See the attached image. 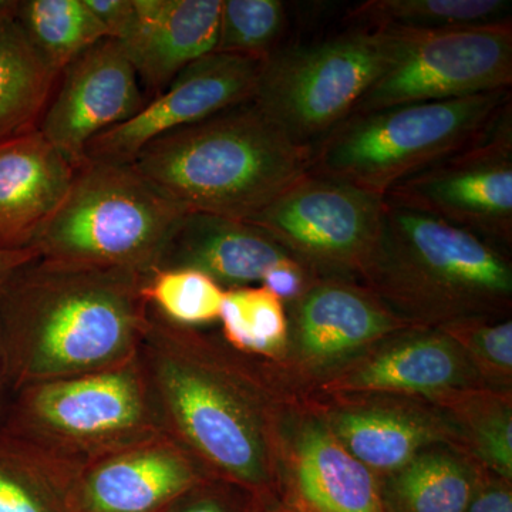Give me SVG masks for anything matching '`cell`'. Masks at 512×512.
Returning a JSON list of instances; mask_svg holds the SVG:
<instances>
[{
	"instance_id": "9c48e42d",
	"label": "cell",
	"mask_w": 512,
	"mask_h": 512,
	"mask_svg": "<svg viewBox=\"0 0 512 512\" xmlns=\"http://www.w3.org/2000/svg\"><path fill=\"white\" fill-rule=\"evenodd\" d=\"M384 204L382 195L309 171L248 222L311 274H362Z\"/></svg>"
},
{
	"instance_id": "8992f818",
	"label": "cell",
	"mask_w": 512,
	"mask_h": 512,
	"mask_svg": "<svg viewBox=\"0 0 512 512\" xmlns=\"http://www.w3.org/2000/svg\"><path fill=\"white\" fill-rule=\"evenodd\" d=\"M510 101L505 89L352 114L313 148L311 173L384 197L476 140Z\"/></svg>"
},
{
	"instance_id": "44dd1931",
	"label": "cell",
	"mask_w": 512,
	"mask_h": 512,
	"mask_svg": "<svg viewBox=\"0 0 512 512\" xmlns=\"http://www.w3.org/2000/svg\"><path fill=\"white\" fill-rule=\"evenodd\" d=\"M59 77L30 43L15 13L0 18V141L39 128Z\"/></svg>"
},
{
	"instance_id": "9a60e30c",
	"label": "cell",
	"mask_w": 512,
	"mask_h": 512,
	"mask_svg": "<svg viewBox=\"0 0 512 512\" xmlns=\"http://www.w3.org/2000/svg\"><path fill=\"white\" fill-rule=\"evenodd\" d=\"M292 258L271 235L251 222L187 212L156 269H192L229 291L261 285L269 269Z\"/></svg>"
},
{
	"instance_id": "e0dca14e",
	"label": "cell",
	"mask_w": 512,
	"mask_h": 512,
	"mask_svg": "<svg viewBox=\"0 0 512 512\" xmlns=\"http://www.w3.org/2000/svg\"><path fill=\"white\" fill-rule=\"evenodd\" d=\"M73 177L72 165L39 128L0 141V249L32 248Z\"/></svg>"
},
{
	"instance_id": "7c38bea8",
	"label": "cell",
	"mask_w": 512,
	"mask_h": 512,
	"mask_svg": "<svg viewBox=\"0 0 512 512\" xmlns=\"http://www.w3.org/2000/svg\"><path fill=\"white\" fill-rule=\"evenodd\" d=\"M262 63L210 53L185 67L136 116L93 138L86 161L131 164L156 138L254 99Z\"/></svg>"
},
{
	"instance_id": "d590c367",
	"label": "cell",
	"mask_w": 512,
	"mask_h": 512,
	"mask_svg": "<svg viewBox=\"0 0 512 512\" xmlns=\"http://www.w3.org/2000/svg\"><path fill=\"white\" fill-rule=\"evenodd\" d=\"M36 256L37 252L32 248L19 249V251L0 249V286L5 284L10 275L15 274L20 266L28 264Z\"/></svg>"
},
{
	"instance_id": "6da1fadb",
	"label": "cell",
	"mask_w": 512,
	"mask_h": 512,
	"mask_svg": "<svg viewBox=\"0 0 512 512\" xmlns=\"http://www.w3.org/2000/svg\"><path fill=\"white\" fill-rule=\"evenodd\" d=\"M146 276L39 255L20 266L0 286L10 390L133 359L148 328Z\"/></svg>"
},
{
	"instance_id": "ffe728a7",
	"label": "cell",
	"mask_w": 512,
	"mask_h": 512,
	"mask_svg": "<svg viewBox=\"0 0 512 512\" xmlns=\"http://www.w3.org/2000/svg\"><path fill=\"white\" fill-rule=\"evenodd\" d=\"M457 343L447 335L400 340L339 377L333 387L365 392L436 393L460 382Z\"/></svg>"
},
{
	"instance_id": "5b68a950",
	"label": "cell",
	"mask_w": 512,
	"mask_h": 512,
	"mask_svg": "<svg viewBox=\"0 0 512 512\" xmlns=\"http://www.w3.org/2000/svg\"><path fill=\"white\" fill-rule=\"evenodd\" d=\"M0 430L74 468L165 434L138 356L10 390Z\"/></svg>"
},
{
	"instance_id": "83f0119b",
	"label": "cell",
	"mask_w": 512,
	"mask_h": 512,
	"mask_svg": "<svg viewBox=\"0 0 512 512\" xmlns=\"http://www.w3.org/2000/svg\"><path fill=\"white\" fill-rule=\"evenodd\" d=\"M144 298L161 318L200 329L220 319L225 289L192 269H156L144 279Z\"/></svg>"
},
{
	"instance_id": "8fae6325",
	"label": "cell",
	"mask_w": 512,
	"mask_h": 512,
	"mask_svg": "<svg viewBox=\"0 0 512 512\" xmlns=\"http://www.w3.org/2000/svg\"><path fill=\"white\" fill-rule=\"evenodd\" d=\"M400 207L512 244V101L481 136L384 195Z\"/></svg>"
},
{
	"instance_id": "484cf974",
	"label": "cell",
	"mask_w": 512,
	"mask_h": 512,
	"mask_svg": "<svg viewBox=\"0 0 512 512\" xmlns=\"http://www.w3.org/2000/svg\"><path fill=\"white\" fill-rule=\"evenodd\" d=\"M15 18L30 43L56 72L109 39L84 0H20Z\"/></svg>"
},
{
	"instance_id": "5bb4252c",
	"label": "cell",
	"mask_w": 512,
	"mask_h": 512,
	"mask_svg": "<svg viewBox=\"0 0 512 512\" xmlns=\"http://www.w3.org/2000/svg\"><path fill=\"white\" fill-rule=\"evenodd\" d=\"M208 476L167 434L77 468L74 512H168Z\"/></svg>"
},
{
	"instance_id": "4316f807",
	"label": "cell",
	"mask_w": 512,
	"mask_h": 512,
	"mask_svg": "<svg viewBox=\"0 0 512 512\" xmlns=\"http://www.w3.org/2000/svg\"><path fill=\"white\" fill-rule=\"evenodd\" d=\"M218 320L225 345L241 356L278 355L288 339L284 303L262 286L225 291Z\"/></svg>"
},
{
	"instance_id": "3957f363",
	"label": "cell",
	"mask_w": 512,
	"mask_h": 512,
	"mask_svg": "<svg viewBox=\"0 0 512 512\" xmlns=\"http://www.w3.org/2000/svg\"><path fill=\"white\" fill-rule=\"evenodd\" d=\"M131 165L187 212L249 221L311 171L312 150L251 100L156 138Z\"/></svg>"
},
{
	"instance_id": "ac0fdd59",
	"label": "cell",
	"mask_w": 512,
	"mask_h": 512,
	"mask_svg": "<svg viewBox=\"0 0 512 512\" xmlns=\"http://www.w3.org/2000/svg\"><path fill=\"white\" fill-rule=\"evenodd\" d=\"M295 322L299 346L313 360L346 355L412 323L375 293L336 278L309 286L296 301Z\"/></svg>"
},
{
	"instance_id": "d6986e66",
	"label": "cell",
	"mask_w": 512,
	"mask_h": 512,
	"mask_svg": "<svg viewBox=\"0 0 512 512\" xmlns=\"http://www.w3.org/2000/svg\"><path fill=\"white\" fill-rule=\"evenodd\" d=\"M295 480L311 512H386L372 470L320 427H309L299 439Z\"/></svg>"
},
{
	"instance_id": "d6a6232c",
	"label": "cell",
	"mask_w": 512,
	"mask_h": 512,
	"mask_svg": "<svg viewBox=\"0 0 512 512\" xmlns=\"http://www.w3.org/2000/svg\"><path fill=\"white\" fill-rule=\"evenodd\" d=\"M309 278L311 272L292 258L269 269L259 286L271 292L282 303L296 302L313 284Z\"/></svg>"
},
{
	"instance_id": "30bf717a",
	"label": "cell",
	"mask_w": 512,
	"mask_h": 512,
	"mask_svg": "<svg viewBox=\"0 0 512 512\" xmlns=\"http://www.w3.org/2000/svg\"><path fill=\"white\" fill-rule=\"evenodd\" d=\"M399 32V52L353 114L511 89L512 23L453 32Z\"/></svg>"
},
{
	"instance_id": "cb8c5ba5",
	"label": "cell",
	"mask_w": 512,
	"mask_h": 512,
	"mask_svg": "<svg viewBox=\"0 0 512 512\" xmlns=\"http://www.w3.org/2000/svg\"><path fill=\"white\" fill-rule=\"evenodd\" d=\"M333 434L360 463L383 473L402 470L439 437L427 421L384 410L338 414Z\"/></svg>"
},
{
	"instance_id": "f546056e",
	"label": "cell",
	"mask_w": 512,
	"mask_h": 512,
	"mask_svg": "<svg viewBox=\"0 0 512 512\" xmlns=\"http://www.w3.org/2000/svg\"><path fill=\"white\" fill-rule=\"evenodd\" d=\"M443 333L457 346L470 350L484 369L503 376L511 375V320L487 322L483 316H467L447 322Z\"/></svg>"
},
{
	"instance_id": "d4e9b609",
	"label": "cell",
	"mask_w": 512,
	"mask_h": 512,
	"mask_svg": "<svg viewBox=\"0 0 512 512\" xmlns=\"http://www.w3.org/2000/svg\"><path fill=\"white\" fill-rule=\"evenodd\" d=\"M478 481L471 468L446 453L419 454L384 488L386 512H466Z\"/></svg>"
},
{
	"instance_id": "2e32d148",
	"label": "cell",
	"mask_w": 512,
	"mask_h": 512,
	"mask_svg": "<svg viewBox=\"0 0 512 512\" xmlns=\"http://www.w3.org/2000/svg\"><path fill=\"white\" fill-rule=\"evenodd\" d=\"M134 6L136 22L119 43L156 96L185 67L215 52L222 0H134Z\"/></svg>"
},
{
	"instance_id": "74e56055",
	"label": "cell",
	"mask_w": 512,
	"mask_h": 512,
	"mask_svg": "<svg viewBox=\"0 0 512 512\" xmlns=\"http://www.w3.org/2000/svg\"><path fill=\"white\" fill-rule=\"evenodd\" d=\"M18 0H0V18L15 13Z\"/></svg>"
},
{
	"instance_id": "ba28073f",
	"label": "cell",
	"mask_w": 512,
	"mask_h": 512,
	"mask_svg": "<svg viewBox=\"0 0 512 512\" xmlns=\"http://www.w3.org/2000/svg\"><path fill=\"white\" fill-rule=\"evenodd\" d=\"M400 45L399 30L352 26L320 42L281 47L262 64L252 100L292 141L313 150L352 116Z\"/></svg>"
},
{
	"instance_id": "277c9868",
	"label": "cell",
	"mask_w": 512,
	"mask_h": 512,
	"mask_svg": "<svg viewBox=\"0 0 512 512\" xmlns=\"http://www.w3.org/2000/svg\"><path fill=\"white\" fill-rule=\"evenodd\" d=\"M382 224L362 274L406 319L467 318L510 305L512 269L500 248L466 229L384 198Z\"/></svg>"
},
{
	"instance_id": "7a4b0ae2",
	"label": "cell",
	"mask_w": 512,
	"mask_h": 512,
	"mask_svg": "<svg viewBox=\"0 0 512 512\" xmlns=\"http://www.w3.org/2000/svg\"><path fill=\"white\" fill-rule=\"evenodd\" d=\"M137 356L164 433L208 476L266 497L272 478L268 409L242 356L151 308Z\"/></svg>"
},
{
	"instance_id": "4fadbf2b",
	"label": "cell",
	"mask_w": 512,
	"mask_h": 512,
	"mask_svg": "<svg viewBox=\"0 0 512 512\" xmlns=\"http://www.w3.org/2000/svg\"><path fill=\"white\" fill-rule=\"evenodd\" d=\"M136 69L114 39H103L64 67L39 124L46 140L76 170L104 131L146 106Z\"/></svg>"
},
{
	"instance_id": "7402d4cb",
	"label": "cell",
	"mask_w": 512,
	"mask_h": 512,
	"mask_svg": "<svg viewBox=\"0 0 512 512\" xmlns=\"http://www.w3.org/2000/svg\"><path fill=\"white\" fill-rule=\"evenodd\" d=\"M77 468L0 430V512H74Z\"/></svg>"
},
{
	"instance_id": "4dcf8cb0",
	"label": "cell",
	"mask_w": 512,
	"mask_h": 512,
	"mask_svg": "<svg viewBox=\"0 0 512 512\" xmlns=\"http://www.w3.org/2000/svg\"><path fill=\"white\" fill-rule=\"evenodd\" d=\"M264 504L262 495L221 478L207 477L168 512H261Z\"/></svg>"
},
{
	"instance_id": "8d00e7d4",
	"label": "cell",
	"mask_w": 512,
	"mask_h": 512,
	"mask_svg": "<svg viewBox=\"0 0 512 512\" xmlns=\"http://www.w3.org/2000/svg\"><path fill=\"white\" fill-rule=\"evenodd\" d=\"M10 392V383L8 376V367H6L5 350H3L2 340H0V400L3 394Z\"/></svg>"
},
{
	"instance_id": "f35d334b",
	"label": "cell",
	"mask_w": 512,
	"mask_h": 512,
	"mask_svg": "<svg viewBox=\"0 0 512 512\" xmlns=\"http://www.w3.org/2000/svg\"><path fill=\"white\" fill-rule=\"evenodd\" d=\"M261 512H295V511L285 510V508H278V510L268 511V510H266V507H265V504H264V507H262V511Z\"/></svg>"
},
{
	"instance_id": "1f68e13d",
	"label": "cell",
	"mask_w": 512,
	"mask_h": 512,
	"mask_svg": "<svg viewBox=\"0 0 512 512\" xmlns=\"http://www.w3.org/2000/svg\"><path fill=\"white\" fill-rule=\"evenodd\" d=\"M478 451L495 473L504 480L512 476L511 414L505 409L493 410L473 424Z\"/></svg>"
},
{
	"instance_id": "52a82bcc",
	"label": "cell",
	"mask_w": 512,
	"mask_h": 512,
	"mask_svg": "<svg viewBox=\"0 0 512 512\" xmlns=\"http://www.w3.org/2000/svg\"><path fill=\"white\" fill-rule=\"evenodd\" d=\"M185 214L133 165L86 161L32 249L42 258L148 275Z\"/></svg>"
},
{
	"instance_id": "836d02e7",
	"label": "cell",
	"mask_w": 512,
	"mask_h": 512,
	"mask_svg": "<svg viewBox=\"0 0 512 512\" xmlns=\"http://www.w3.org/2000/svg\"><path fill=\"white\" fill-rule=\"evenodd\" d=\"M109 39L123 42L136 22L134 0H84Z\"/></svg>"
},
{
	"instance_id": "f1b7e54d",
	"label": "cell",
	"mask_w": 512,
	"mask_h": 512,
	"mask_svg": "<svg viewBox=\"0 0 512 512\" xmlns=\"http://www.w3.org/2000/svg\"><path fill=\"white\" fill-rule=\"evenodd\" d=\"M286 28L281 0H222L215 52L264 64L281 49Z\"/></svg>"
},
{
	"instance_id": "603a6c76",
	"label": "cell",
	"mask_w": 512,
	"mask_h": 512,
	"mask_svg": "<svg viewBox=\"0 0 512 512\" xmlns=\"http://www.w3.org/2000/svg\"><path fill=\"white\" fill-rule=\"evenodd\" d=\"M511 0H366L350 10L352 26L439 33L512 23Z\"/></svg>"
},
{
	"instance_id": "e575fe53",
	"label": "cell",
	"mask_w": 512,
	"mask_h": 512,
	"mask_svg": "<svg viewBox=\"0 0 512 512\" xmlns=\"http://www.w3.org/2000/svg\"><path fill=\"white\" fill-rule=\"evenodd\" d=\"M466 512H512L511 488L504 483H478Z\"/></svg>"
}]
</instances>
